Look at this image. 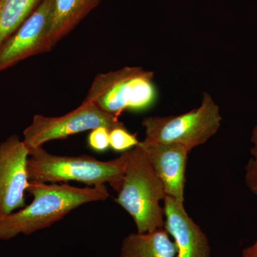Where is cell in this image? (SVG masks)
<instances>
[{
    "mask_svg": "<svg viewBox=\"0 0 257 257\" xmlns=\"http://www.w3.org/2000/svg\"><path fill=\"white\" fill-rule=\"evenodd\" d=\"M101 126L111 130L125 125L117 116L101 110L92 103L83 101L78 107L62 116L35 115L31 124L24 130L23 141L28 149L35 148Z\"/></svg>",
    "mask_w": 257,
    "mask_h": 257,
    "instance_id": "obj_6",
    "label": "cell"
},
{
    "mask_svg": "<svg viewBox=\"0 0 257 257\" xmlns=\"http://www.w3.org/2000/svg\"><path fill=\"white\" fill-rule=\"evenodd\" d=\"M137 134H131L126 126H119L109 131V146L115 152H126L138 145Z\"/></svg>",
    "mask_w": 257,
    "mask_h": 257,
    "instance_id": "obj_14",
    "label": "cell"
},
{
    "mask_svg": "<svg viewBox=\"0 0 257 257\" xmlns=\"http://www.w3.org/2000/svg\"><path fill=\"white\" fill-rule=\"evenodd\" d=\"M241 257H257V243L247 246L243 250Z\"/></svg>",
    "mask_w": 257,
    "mask_h": 257,
    "instance_id": "obj_17",
    "label": "cell"
},
{
    "mask_svg": "<svg viewBox=\"0 0 257 257\" xmlns=\"http://www.w3.org/2000/svg\"><path fill=\"white\" fill-rule=\"evenodd\" d=\"M155 73L140 67H125L96 75L84 101L119 117L125 111H143L157 100Z\"/></svg>",
    "mask_w": 257,
    "mask_h": 257,
    "instance_id": "obj_4",
    "label": "cell"
},
{
    "mask_svg": "<svg viewBox=\"0 0 257 257\" xmlns=\"http://www.w3.org/2000/svg\"><path fill=\"white\" fill-rule=\"evenodd\" d=\"M251 158L245 167L244 180L250 192L257 195V124L251 132Z\"/></svg>",
    "mask_w": 257,
    "mask_h": 257,
    "instance_id": "obj_15",
    "label": "cell"
},
{
    "mask_svg": "<svg viewBox=\"0 0 257 257\" xmlns=\"http://www.w3.org/2000/svg\"><path fill=\"white\" fill-rule=\"evenodd\" d=\"M165 229L174 239L175 257H211L207 235L187 214L184 203L166 196Z\"/></svg>",
    "mask_w": 257,
    "mask_h": 257,
    "instance_id": "obj_10",
    "label": "cell"
},
{
    "mask_svg": "<svg viewBox=\"0 0 257 257\" xmlns=\"http://www.w3.org/2000/svg\"><path fill=\"white\" fill-rule=\"evenodd\" d=\"M43 0H0V45L14 33Z\"/></svg>",
    "mask_w": 257,
    "mask_h": 257,
    "instance_id": "obj_13",
    "label": "cell"
},
{
    "mask_svg": "<svg viewBox=\"0 0 257 257\" xmlns=\"http://www.w3.org/2000/svg\"><path fill=\"white\" fill-rule=\"evenodd\" d=\"M54 0H43L1 45L0 72L30 57L50 52Z\"/></svg>",
    "mask_w": 257,
    "mask_h": 257,
    "instance_id": "obj_7",
    "label": "cell"
},
{
    "mask_svg": "<svg viewBox=\"0 0 257 257\" xmlns=\"http://www.w3.org/2000/svg\"><path fill=\"white\" fill-rule=\"evenodd\" d=\"M256 242L257 243V238H256Z\"/></svg>",
    "mask_w": 257,
    "mask_h": 257,
    "instance_id": "obj_18",
    "label": "cell"
},
{
    "mask_svg": "<svg viewBox=\"0 0 257 257\" xmlns=\"http://www.w3.org/2000/svg\"><path fill=\"white\" fill-rule=\"evenodd\" d=\"M29 181L39 183H67L75 181L89 187L109 184L119 192L124 179L126 152L114 160L101 161L87 155L61 156L42 147L29 148Z\"/></svg>",
    "mask_w": 257,
    "mask_h": 257,
    "instance_id": "obj_2",
    "label": "cell"
},
{
    "mask_svg": "<svg viewBox=\"0 0 257 257\" xmlns=\"http://www.w3.org/2000/svg\"><path fill=\"white\" fill-rule=\"evenodd\" d=\"M102 0H54L51 40L54 47L69 35Z\"/></svg>",
    "mask_w": 257,
    "mask_h": 257,
    "instance_id": "obj_12",
    "label": "cell"
},
{
    "mask_svg": "<svg viewBox=\"0 0 257 257\" xmlns=\"http://www.w3.org/2000/svg\"><path fill=\"white\" fill-rule=\"evenodd\" d=\"M115 202L133 217L137 232L165 228V213L160 202L165 189L156 172L139 145L126 151L122 185Z\"/></svg>",
    "mask_w": 257,
    "mask_h": 257,
    "instance_id": "obj_3",
    "label": "cell"
},
{
    "mask_svg": "<svg viewBox=\"0 0 257 257\" xmlns=\"http://www.w3.org/2000/svg\"><path fill=\"white\" fill-rule=\"evenodd\" d=\"M27 192L33 197L30 204L0 217V239L8 241L47 229L83 204L109 197L106 185L80 188L67 183L30 182Z\"/></svg>",
    "mask_w": 257,
    "mask_h": 257,
    "instance_id": "obj_1",
    "label": "cell"
},
{
    "mask_svg": "<svg viewBox=\"0 0 257 257\" xmlns=\"http://www.w3.org/2000/svg\"><path fill=\"white\" fill-rule=\"evenodd\" d=\"M29 150L18 135L0 143V217L25 207Z\"/></svg>",
    "mask_w": 257,
    "mask_h": 257,
    "instance_id": "obj_8",
    "label": "cell"
},
{
    "mask_svg": "<svg viewBox=\"0 0 257 257\" xmlns=\"http://www.w3.org/2000/svg\"><path fill=\"white\" fill-rule=\"evenodd\" d=\"M109 131L106 126H98L91 130L88 135L87 143L89 147L94 151L105 152L109 146Z\"/></svg>",
    "mask_w": 257,
    "mask_h": 257,
    "instance_id": "obj_16",
    "label": "cell"
},
{
    "mask_svg": "<svg viewBox=\"0 0 257 257\" xmlns=\"http://www.w3.org/2000/svg\"><path fill=\"white\" fill-rule=\"evenodd\" d=\"M221 120L219 106L210 94L204 92L200 106L188 112L145 118L142 122L145 131L144 141L179 144L190 152L216 135Z\"/></svg>",
    "mask_w": 257,
    "mask_h": 257,
    "instance_id": "obj_5",
    "label": "cell"
},
{
    "mask_svg": "<svg viewBox=\"0 0 257 257\" xmlns=\"http://www.w3.org/2000/svg\"><path fill=\"white\" fill-rule=\"evenodd\" d=\"M175 243L165 228L125 236L119 257H175Z\"/></svg>",
    "mask_w": 257,
    "mask_h": 257,
    "instance_id": "obj_11",
    "label": "cell"
},
{
    "mask_svg": "<svg viewBox=\"0 0 257 257\" xmlns=\"http://www.w3.org/2000/svg\"><path fill=\"white\" fill-rule=\"evenodd\" d=\"M164 185L166 196L184 202L185 172L189 150L179 144H138Z\"/></svg>",
    "mask_w": 257,
    "mask_h": 257,
    "instance_id": "obj_9",
    "label": "cell"
}]
</instances>
